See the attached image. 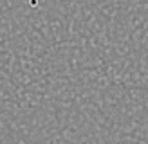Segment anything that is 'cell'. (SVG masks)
Segmentation results:
<instances>
[]
</instances>
